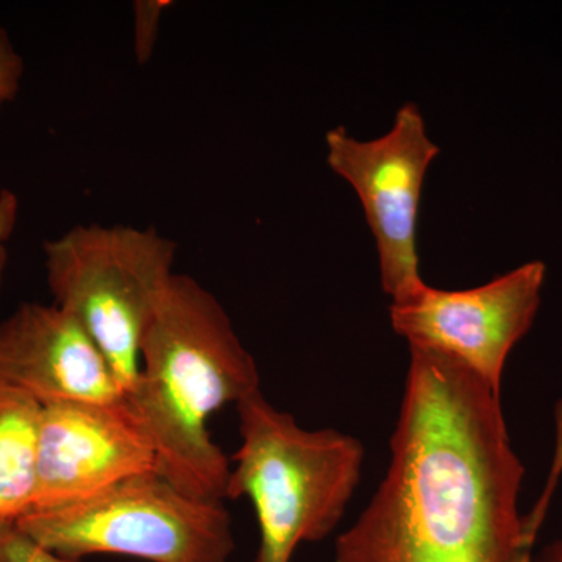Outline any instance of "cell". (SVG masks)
Segmentation results:
<instances>
[{
  "instance_id": "obj_7",
  "label": "cell",
  "mask_w": 562,
  "mask_h": 562,
  "mask_svg": "<svg viewBox=\"0 0 562 562\" xmlns=\"http://www.w3.org/2000/svg\"><path fill=\"white\" fill-rule=\"evenodd\" d=\"M546 265L531 261L471 290L427 283L391 302V325L409 347L460 362L501 394L509 353L530 330L546 281Z\"/></svg>"
},
{
  "instance_id": "obj_12",
  "label": "cell",
  "mask_w": 562,
  "mask_h": 562,
  "mask_svg": "<svg viewBox=\"0 0 562 562\" xmlns=\"http://www.w3.org/2000/svg\"><path fill=\"white\" fill-rule=\"evenodd\" d=\"M561 479L562 461L554 460L541 497L532 506L531 512L524 516L522 539H520L519 549H517L513 562H535L536 539H538L539 530H541L543 519H546L550 503L553 501L554 492H557Z\"/></svg>"
},
{
  "instance_id": "obj_16",
  "label": "cell",
  "mask_w": 562,
  "mask_h": 562,
  "mask_svg": "<svg viewBox=\"0 0 562 562\" xmlns=\"http://www.w3.org/2000/svg\"><path fill=\"white\" fill-rule=\"evenodd\" d=\"M535 562H562V538L547 543L541 553L535 557Z\"/></svg>"
},
{
  "instance_id": "obj_4",
  "label": "cell",
  "mask_w": 562,
  "mask_h": 562,
  "mask_svg": "<svg viewBox=\"0 0 562 562\" xmlns=\"http://www.w3.org/2000/svg\"><path fill=\"white\" fill-rule=\"evenodd\" d=\"M177 246L155 228L77 225L44 243L55 305L94 339L125 395L138 382L140 344L169 281Z\"/></svg>"
},
{
  "instance_id": "obj_11",
  "label": "cell",
  "mask_w": 562,
  "mask_h": 562,
  "mask_svg": "<svg viewBox=\"0 0 562 562\" xmlns=\"http://www.w3.org/2000/svg\"><path fill=\"white\" fill-rule=\"evenodd\" d=\"M172 5L171 0H138L133 3V49L139 65L150 61L162 16Z\"/></svg>"
},
{
  "instance_id": "obj_1",
  "label": "cell",
  "mask_w": 562,
  "mask_h": 562,
  "mask_svg": "<svg viewBox=\"0 0 562 562\" xmlns=\"http://www.w3.org/2000/svg\"><path fill=\"white\" fill-rule=\"evenodd\" d=\"M524 475L501 394L409 347L386 475L336 539L335 562H513Z\"/></svg>"
},
{
  "instance_id": "obj_9",
  "label": "cell",
  "mask_w": 562,
  "mask_h": 562,
  "mask_svg": "<svg viewBox=\"0 0 562 562\" xmlns=\"http://www.w3.org/2000/svg\"><path fill=\"white\" fill-rule=\"evenodd\" d=\"M0 383L41 406L127 397L94 339L55 303H21L0 322Z\"/></svg>"
},
{
  "instance_id": "obj_2",
  "label": "cell",
  "mask_w": 562,
  "mask_h": 562,
  "mask_svg": "<svg viewBox=\"0 0 562 562\" xmlns=\"http://www.w3.org/2000/svg\"><path fill=\"white\" fill-rule=\"evenodd\" d=\"M260 391L257 362L216 295L176 273L144 335L138 382L127 395L162 479L192 497L224 502L232 461L209 420Z\"/></svg>"
},
{
  "instance_id": "obj_14",
  "label": "cell",
  "mask_w": 562,
  "mask_h": 562,
  "mask_svg": "<svg viewBox=\"0 0 562 562\" xmlns=\"http://www.w3.org/2000/svg\"><path fill=\"white\" fill-rule=\"evenodd\" d=\"M24 70V58L14 47L9 32L0 27V113L16 99Z\"/></svg>"
},
{
  "instance_id": "obj_13",
  "label": "cell",
  "mask_w": 562,
  "mask_h": 562,
  "mask_svg": "<svg viewBox=\"0 0 562 562\" xmlns=\"http://www.w3.org/2000/svg\"><path fill=\"white\" fill-rule=\"evenodd\" d=\"M0 562H70L50 552L33 539L29 532L16 527L0 530Z\"/></svg>"
},
{
  "instance_id": "obj_3",
  "label": "cell",
  "mask_w": 562,
  "mask_h": 562,
  "mask_svg": "<svg viewBox=\"0 0 562 562\" xmlns=\"http://www.w3.org/2000/svg\"><path fill=\"white\" fill-rule=\"evenodd\" d=\"M241 447L227 498L254 506L260 530L255 562H291L305 542L328 538L360 484V439L333 428L308 430L262 392L236 405Z\"/></svg>"
},
{
  "instance_id": "obj_6",
  "label": "cell",
  "mask_w": 562,
  "mask_h": 562,
  "mask_svg": "<svg viewBox=\"0 0 562 562\" xmlns=\"http://www.w3.org/2000/svg\"><path fill=\"white\" fill-rule=\"evenodd\" d=\"M327 162L353 188L375 239L383 291L391 302L414 294L419 272L417 221L428 168L439 147L428 136L419 106L409 102L395 113L391 131L360 140L344 127L325 135Z\"/></svg>"
},
{
  "instance_id": "obj_10",
  "label": "cell",
  "mask_w": 562,
  "mask_h": 562,
  "mask_svg": "<svg viewBox=\"0 0 562 562\" xmlns=\"http://www.w3.org/2000/svg\"><path fill=\"white\" fill-rule=\"evenodd\" d=\"M43 406L0 383V530L32 513Z\"/></svg>"
},
{
  "instance_id": "obj_8",
  "label": "cell",
  "mask_w": 562,
  "mask_h": 562,
  "mask_svg": "<svg viewBox=\"0 0 562 562\" xmlns=\"http://www.w3.org/2000/svg\"><path fill=\"white\" fill-rule=\"evenodd\" d=\"M149 472H157L154 443L127 397L43 406L32 512L85 501Z\"/></svg>"
},
{
  "instance_id": "obj_5",
  "label": "cell",
  "mask_w": 562,
  "mask_h": 562,
  "mask_svg": "<svg viewBox=\"0 0 562 562\" xmlns=\"http://www.w3.org/2000/svg\"><path fill=\"white\" fill-rule=\"evenodd\" d=\"M20 527L63 560L121 554L147 562H228L235 552L224 503L143 473L85 501L32 512Z\"/></svg>"
},
{
  "instance_id": "obj_15",
  "label": "cell",
  "mask_w": 562,
  "mask_h": 562,
  "mask_svg": "<svg viewBox=\"0 0 562 562\" xmlns=\"http://www.w3.org/2000/svg\"><path fill=\"white\" fill-rule=\"evenodd\" d=\"M20 214V203L13 195L0 192V288L9 262V243L13 236Z\"/></svg>"
}]
</instances>
